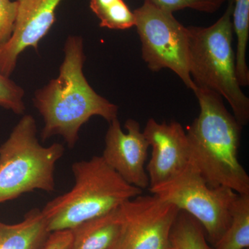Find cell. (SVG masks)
Wrapping results in <instances>:
<instances>
[{
    "label": "cell",
    "instance_id": "cell-13",
    "mask_svg": "<svg viewBox=\"0 0 249 249\" xmlns=\"http://www.w3.org/2000/svg\"><path fill=\"white\" fill-rule=\"evenodd\" d=\"M50 233L42 211L33 209L18 224L0 221V249H42Z\"/></svg>",
    "mask_w": 249,
    "mask_h": 249
},
{
    "label": "cell",
    "instance_id": "cell-17",
    "mask_svg": "<svg viewBox=\"0 0 249 249\" xmlns=\"http://www.w3.org/2000/svg\"><path fill=\"white\" fill-rule=\"evenodd\" d=\"M90 9L100 19V27L124 30L134 27L135 18L124 0H90Z\"/></svg>",
    "mask_w": 249,
    "mask_h": 249
},
{
    "label": "cell",
    "instance_id": "cell-4",
    "mask_svg": "<svg viewBox=\"0 0 249 249\" xmlns=\"http://www.w3.org/2000/svg\"><path fill=\"white\" fill-rule=\"evenodd\" d=\"M222 17L208 27H188L189 70L196 87L211 90L230 105L241 125L249 121V98L237 79L232 48L234 0Z\"/></svg>",
    "mask_w": 249,
    "mask_h": 249
},
{
    "label": "cell",
    "instance_id": "cell-2",
    "mask_svg": "<svg viewBox=\"0 0 249 249\" xmlns=\"http://www.w3.org/2000/svg\"><path fill=\"white\" fill-rule=\"evenodd\" d=\"M193 91L200 112L186 132L191 163L209 186L249 194V176L238 159L243 126L217 93L199 87Z\"/></svg>",
    "mask_w": 249,
    "mask_h": 249
},
{
    "label": "cell",
    "instance_id": "cell-6",
    "mask_svg": "<svg viewBox=\"0 0 249 249\" xmlns=\"http://www.w3.org/2000/svg\"><path fill=\"white\" fill-rule=\"evenodd\" d=\"M149 189L162 201L197 220L212 247L229 227L232 206L238 196L226 187L209 186L191 162L175 178Z\"/></svg>",
    "mask_w": 249,
    "mask_h": 249
},
{
    "label": "cell",
    "instance_id": "cell-20",
    "mask_svg": "<svg viewBox=\"0 0 249 249\" xmlns=\"http://www.w3.org/2000/svg\"><path fill=\"white\" fill-rule=\"evenodd\" d=\"M17 14V1L0 0V47L12 36Z\"/></svg>",
    "mask_w": 249,
    "mask_h": 249
},
{
    "label": "cell",
    "instance_id": "cell-21",
    "mask_svg": "<svg viewBox=\"0 0 249 249\" xmlns=\"http://www.w3.org/2000/svg\"><path fill=\"white\" fill-rule=\"evenodd\" d=\"M72 242L71 230L51 232L42 249H70Z\"/></svg>",
    "mask_w": 249,
    "mask_h": 249
},
{
    "label": "cell",
    "instance_id": "cell-15",
    "mask_svg": "<svg viewBox=\"0 0 249 249\" xmlns=\"http://www.w3.org/2000/svg\"><path fill=\"white\" fill-rule=\"evenodd\" d=\"M233 33L237 38L235 64L237 79L240 86L249 85V70L247 49L249 36V0H234L232 14Z\"/></svg>",
    "mask_w": 249,
    "mask_h": 249
},
{
    "label": "cell",
    "instance_id": "cell-9",
    "mask_svg": "<svg viewBox=\"0 0 249 249\" xmlns=\"http://www.w3.org/2000/svg\"><path fill=\"white\" fill-rule=\"evenodd\" d=\"M124 127L127 132L123 131L118 118L109 123L101 157L126 182L145 189L150 185L145 168L150 145L138 121L129 119Z\"/></svg>",
    "mask_w": 249,
    "mask_h": 249
},
{
    "label": "cell",
    "instance_id": "cell-16",
    "mask_svg": "<svg viewBox=\"0 0 249 249\" xmlns=\"http://www.w3.org/2000/svg\"><path fill=\"white\" fill-rule=\"evenodd\" d=\"M172 249H212L199 222L184 211H178L170 235Z\"/></svg>",
    "mask_w": 249,
    "mask_h": 249
},
{
    "label": "cell",
    "instance_id": "cell-22",
    "mask_svg": "<svg viewBox=\"0 0 249 249\" xmlns=\"http://www.w3.org/2000/svg\"></svg>",
    "mask_w": 249,
    "mask_h": 249
},
{
    "label": "cell",
    "instance_id": "cell-14",
    "mask_svg": "<svg viewBox=\"0 0 249 249\" xmlns=\"http://www.w3.org/2000/svg\"><path fill=\"white\" fill-rule=\"evenodd\" d=\"M249 249V194L238 195L231 208L230 224L212 249Z\"/></svg>",
    "mask_w": 249,
    "mask_h": 249
},
{
    "label": "cell",
    "instance_id": "cell-19",
    "mask_svg": "<svg viewBox=\"0 0 249 249\" xmlns=\"http://www.w3.org/2000/svg\"><path fill=\"white\" fill-rule=\"evenodd\" d=\"M24 90L9 77L0 73V106L12 111L16 114L25 111Z\"/></svg>",
    "mask_w": 249,
    "mask_h": 249
},
{
    "label": "cell",
    "instance_id": "cell-18",
    "mask_svg": "<svg viewBox=\"0 0 249 249\" xmlns=\"http://www.w3.org/2000/svg\"><path fill=\"white\" fill-rule=\"evenodd\" d=\"M229 0H145L159 9L172 13L184 9H191L201 12L214 13L220 9Z\"/></svg>",
    "mask_w": 249,
    "mask_h": 249
},
{
    "label": "cell",
    "instance_id": "cell-1",
    "mask_svg": "<svg viewBox=\"0 0 249 249\" xmlns=\"http://www.w3.org/2000/svg\"><path fill=\"white\" fill-rule=\"evenodd\" d=\"M64 52L58 76L36 91L33 101L43 118L42 142L60 136L71 148L82 126L91 117L101 116L109 124L117 119L119 107L96 93L85 78L82 37L69 36Z\"/></svg>",
    "mask_w": 249,
    "mask_h": 249
},
{
    "label": "cell",
    "instance_id": "cell-8",
    "mask_svg": "<svg viewBox=\"0 0 249 249\" xmlns=\"http://www.w3.org/2000/svg\"><path fill=\"white\" fill-rule=\"evenodd\" d=\"M122 227L113 249H172L170 231L179 210L158 196H139L120 206Z\"/></svg>",
    "mask_w": 249,
    "mask_h": 249
},
{
    "label": "cell",
    "instance_id": "cell-3",
    "mask_svg": "<svg viewBox=\"0 0 249 249\" xmlns=\"http://www.w3.org/2000/svg\"><path fill=\"white\" fill-rule=\"evenodd\" d=\"M71 169L74 186L41 210L50 232L71 230L142 194V189L126 182L101 156L75 162Z\"/></svg>",
    "mask_w": 249,
    "mask_h": 249
},
{
    "label": "cell",
    "instance_id": "cell-7",
    "mask_svg": "<svg viewBox=\"0 0 249 249\" xmlns=\"http://www.w3.org/2000/svg\"><path fill=\"white\" fill-rule=\"evenodd\" d=\"M136 27L142 43V58L152 71L168 69L178 75L188 88L196 85L189 70L188 28L173 14L144 1L133 11Z\"/></svg>",
    "mask_w": 249,
    "mask_h": 249
},
{
    "label": "cell",
    "instance_id": "cell-12",
    "mask_svg": "<svg viewBox=\"0 0 249 249\" xmlns=\"http://www.w3.org/2000/svg\"><path fill=\"white\" fill-rule=\"evenodd\" d=\"M122 227L120 207L71 229L70 249H113Z\"/></svg>",
    "mask_w": 249,
    "mask_h": 249
},
{
    "label": "cell",
    "instance_id": "cell-11",
    "mask_svg": "<svg viewBox=\"0 0 249 249\" xmlns=\"http://www.w3.org/2000/svg\"><path fill=\"white\" fill-rule=\"evenodd\" d=\"M62 0H17L18 14L14 32L0 47V73L11 76L18 57L29 47L37 50L39 42L55 22V11Z\"/></svg>",
    "mask_w": 249,
    "mask_h": 249
},
{
    "label": "cell",
    "instance_id": "cell-10",
    "mask_svg": "<svg viewBox=\"0 0 249 249\" xmlns=\"http://www.w3.org/2000/svg\"><path fill=\"white\" fill-rule=\"evenodd\" d=\"M152 147L146 172L150 188L160 186L179 175L191 162L186 132L177 121L159 123L149 119L143 131Z\"/></svg>",
    "mask_w": 249,
    "mask_h": 249
},
{
    "label": "cell",
    "instance_id": "cell-5",
    "mask_svg": "<svg viewBox=\"0 0 249 249\" xmlns=\"http://www.w3.org/2000/svg\"><path fill=\"white\" fill-rule=\"evenodd\" d=\"M64 152L58 142L43 146L35 119L23 116L0 145V204L36 190L55 191V165Z\"/></svg>",
    "mask_w": 249,
    "mask_h": 249
}]
</instances>
